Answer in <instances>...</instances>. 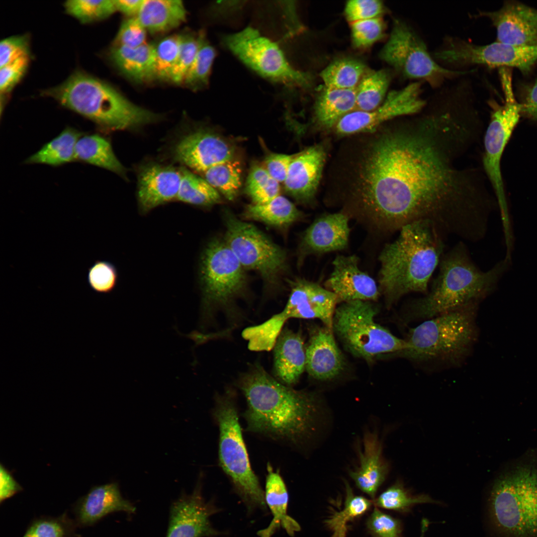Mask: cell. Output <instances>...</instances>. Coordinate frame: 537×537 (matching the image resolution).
Returning a JSON list of instances; mask_svg holds the SVG:
<instances>
[{
    "label": "cell",
    "mask_w": 537,
    "mask_h": 537,
    "mask_svg": "<svg viewBox=\"0 0 537 537\" xmlns=\"http://www.w3.org/2000/svg\"><path fill=\"white\" fill-rule=\"evenodd\" d=\"M30 55L22 57L0 68V91L7 93L25 75L29 66Z\"/></svg>",
    "instance_id": "cell-53"
},
{
    "label": "cell",
    "mask_w": 537,
    "mask_h": 537,
    "mask_svg": "<svg viewBox=\"0 0 537 537\" xmlns=\"http://www.w3.org/2000/svg\"><path fill=\"white\" fill-rule=\"evenodd\" d=\"M356 105V89L342 90L324 87L315 101V117L322 127L331 128L343 116L354 111Z\"/></svg>",
    "instance_id": "cell-31"
},
{
    "label": "cell",
    "mask_w": 537,
    "mask_h": 537,
    "mask_svg": "<svg viewBox=\"0 0 537 537\" xmlns=\"http://www.w3.org/2000/svg\"><path fill=\"white\" fill-rule=\"evenodd\" d=\"M391 79L386 70L367 71L356 89L355 110L371 111L383 102Z\"/></svg>",
    "instance_id": "cell-36"
},
{
    "label": "cell",
    "mask_w": 537,
    "mask_h": 537,
    "mask_svg": "<svg viewBox=\"0 0 537 537\" xmlns=\"http://www.w3.org/2000/svg\"><path fill=\"white\" fill-rule=\"evenodd\" d=\"M378 309L371 301L343 302L336 309L333 330L353 356L370 361L385 354L399 355L407 348L400 339L375 321Z\"/></svg>",
    "instance_id": "cell-10"
},
{
    "label": "cell",
    "mask_w": 537,
    "mask_h": 537,
    "mask_svg": "<svg viewBox=\"0 0 537 537\" xmlns=\"http://www.w3.org/2000/svg\"><path fill=\"white\" fill-rule=\"evenodd\" d=\"M202 294L200 322L206 328L222 311L230 321L236 320L234 303L245 292L244 268L225 240L213 239L201 254L199 268Z\"/></svg>",
    "instance_id": "cell-9"
},
{
    "label": "cell",
    "mask_w": 537,
    "mask_h": 537,
    "mask_svg": "<svg viewBox=\"0 0 537 537\" xmlns=\"http://www.w3.org/2000/svg\"><path fill=\"white\" fill-rule=\"evenodd\" d=\"M117 11L130 17H136L143 0H114Z\"/></svg>",
    "instance_id": "cell-58"
},
{
    "label": "cell",
    "mask_w": 537,
    "mask_h": 537,
    "mask_svg": "<svg viewBox=\"0 0 537 537\" xmlns=\"http://www.w3.org/2000/svg\"><path fill=\"white\" fill-rule=\"evenodd\" d=\"M272 349L273 376L282 384L292 387L306 370V346L302 335L283 327Z\"/></svg>",
    "instance_id": "cell-27"
},
{
    "label": "cell",
    "mask_w": 537,
    "mask_h": 537,
    "mask_svg": "<svg viewBox=\"0 0 537 537\" xmlns=\"http://www.w3.org/2000/svg\"><path fill=\"white\" fill-rule=\"evenodd\" d=\"M367 71L361 61L344 58L331 63L321 72L320 76L327 88L354 90Z\"/></svg>",
    "instance_id": "cell-37"
},
{
    "label": "cell",
    "mask_w": 537,
    "mask_h": 537,
    "mask_svg": "<svg viewBox=\"0 0 537 537\" xmlns=\"http://www.w3.org/2000/svg\"><path fill=\"white\" fill-rule=\"evenodd\" d=\"M426 529H427L425 527H422V534H421V537H423L424 535V534L425 533V531L426 530Z\"/></svg>",
    "instance_id": "cell-59"
},
{
    "label": "cell",
    "mask_w": 537,
    "mask_h": 537,
    "mask_svg": "<svg viewBox=\"0 0 537 537\" xmlns=\"http://www.w3.org/2000/svg\"><path fill=\"white\" fill-rule=\"evenodd\" d=\"M377 507L401 513H408L416 505L438 503L426 494L413 495L397 481L374 500Z\"/></svg>",
    "instance_id": "cell-42"
},
{
    "label": "cell",
    "mask_w": 537,
    "mask_h": 537,
    "mask_svg": "<svg viewBox=\"0 0 537 537\" xmlns=\"http://www.w3.org/2000/svg\"><path fill=\"white\" fill-rule=\"evenodd\" d=\"M28 37L13 36L0 43V68L25 56L29 55Z\"/></svg>",
    "instance_id": "cell-54"
},
{
    "label": "cell",
    "mask_w": 537,
    "mask_h": 537,
    "mask_svg": "<svg viewBox=\"0 0 537 537\" xmlns=\"http://www.w3.org/2000/svg\"><path fill=\"white\" fill-rule=\"evenodd\" d=\"M77 526L66 513L58 517H40L31 522L22 537H76Z\"/></svg>",
    "instance_id": "cell-46"
},
{
    "label": "cell",
    "mask_w": 537,
    "mask_h": 537,
    "mask_svg": "<svg viewBox=\"0 0 537 537\" xmlns=\"http://www.w3.org/2000/svg\"><path fill=\"white\" fill-rule=\"evenodd\" d=\"M180 43V34L162 39L155 44L150 80H170Z\"/></svg>",
    "instance_id": "cell-44"
},
{
    "label": "cell",
    "mask_w": 537,
    "mask_h": 537,
    "mask_svg": "<svg viewBox=\"0 0 537 537\" xmlns=\"http://www.w3.org/2000/svg\"><path fill=\"white\" fill-rule=\"evenodd\" d=\"M23 490L12 474L1 463L0 465V503Z\"/></svg>",
    "instance_id": "cell-57"
},
{
    "label": "cell",
    "mask_w": 537,
    "mask_h": 537,
    "mask_svg": "<svg viewBox=\"0 0 537 537\" xmlns=\"http://www.w3.org/2000/svg\"><path fill=\"white\" fill-rule=\"evenodd\" d=\"M380 59L393 68L405 79L425 82L432 88H440L447 80L474 72L458 71L439 64L416 31L406 22L394 19L392 28L379 53Z\"/></svg>",
    "instance_id": "cell-12"
},
{
    "label": "cell",
    "mask_w": 537,
    "mask_h": 537,
    "mask_svg": "<svg viewBox=\"0 0 537 537\" xmlns=\"http://www.w3.org/2000/svg\"><path fill=\"white\" fill-rule=\"evenodd\" d=\"M407 117L374 143L364 160L358 218L383 233L427 221L445 238L479 241L493 203L477 169L460 163L479 135L478 121L446 98Z\"/></svg>",
    "instance_id": "cell-1"
},
{
    "label": "cell",
    "mask_w": 537,
    "mask_h": 537,
    "mask_svg": "<svg viewBox=\"0 0 537 537\" xmlns=\"http://www.w3.org/2000/svg\"><path fill=\"white\" fill-rule=\"evenodd\" d=\"M477 303L425 320L411 328L399 356L417 363L457 365L469 356L478 335Z\"/></svg>",
    "instance_id": "cell-6"
},
{
    "label": "cell",
    "mask_w": 537,
    "mask_h": 537,
    "mask_svg": "<svg viewBox=\"0 0 537 537\" xmlns=\"http://www.w3.org/2000/svg\"><path fill=\"white\" fill-rule=\"evenodd\" d=\"M366 527L373 537H402L401 522L376 507L367 520Z\"/></svg>",
    "instance_id": "cell-50"
},
{
    "label": "cell",
    "mask_w": 537,
    "mask_h": 537,
    "mask_svg": "<svg viewBox=\"0 0 537 537\" xmlns=\"http://www.w3.org/2000/svg\"><path fill=\"white\" fill-rule=\"evenodd\" d=\"M63 106L111 130L154 123L160 115L132 103L107 83L77 71L59 85L43 91Z\"/></svg>",
    "instance_id": "cell-5"
},
{
    "label": "cell",
    "mask_w": 537,
    "mask_h": 537,
    "mask_svg": "<svg viewBox=\"0 0 537 537\" xmlns=\"http://www.w3.org/2000/svg\"><path fill=\"white\" fill-rule=\"evenodd\" d=\"M344 483L346 497L344 508L335 512L324 521L332 533L331 537H346L349 524L367 512L373 503L363 496L356 495L347 481L344 480Z\"/></svg>",
    "instance_id": "cell-38"
},
{
    "label": "cell",
    "mask_w": 537,
    "mask_h": 537,
    "mask_svg": "<svg viewBox=\"0 0 537 537\" xmlns=\"http://www.w3.org/2000/svg\"><path fill=\"white\" fill-rule=\"evenodd\" d=\"M267 471L265 498L273 518L268 527L259 531L258 535L260 537H271L281 527L293 537L301 528L299 524L287 514L288 494L285 482L278 471H274L269 462Z\"/></svg>",
    "instance_id": "cell-29"
},
{
    "label": "cell",
    "mask_w": 537,
    "mask_h": 537,
    "mask_svg": "<svg viewBox=\"0 0 537 537\" xmlns=\"http://www.w3.org/2000/svg\"><path fill=\"white\" fill-rule=\"evenodd\" d=\"M322 146L315 145L295 154L283 183L285 191L297 201H311L317 190L325 161Z\"/></svg>",
    "instance_id": "cell-24"
},
{
    "label": "cell",
    "mask_w": 537,
    "mask_h": 537,
    "mask_svg": "<svg viewBox=\"0 0 537 537\" xmlns=\"http://www.w3.org/2000/svg\"><path fill=\"white\" fill-rule=\"evenodd\" d=\"M504 94V103L492 102V111L484 138L483 165L494 189L503 221L509 219L507 202L501 169L502 157L512 134L522 115L521 104L516 99L509 69H499Z\"/></svg>",
    "instance_id": "cell-14"
},
{
    "label": "cell",
    "mask_w": 537,
    "mask_h": 537,
    "mask_svg": "<svg viewBox=\"0 0 537 537\" xmlns=\"http://www.w3.org/2000/svg\"><path fill=\"white\" fill-rule=\"evenodd\" d=\"M64 6L68 14L84 24L104 19L117 11L114 0H68Z\"/></svg>",
    "instance_id": "cell-45"
},
{
    "label": "cell",
    "mask_w": 537,
    "mask_h": 537,
    "mask_svg": "<svg viewBox=\"0 0 537 537\" xmlns=\"http://www.w3.org/2000/svg\"><path fill=\"white\" fill-rule=\"evenodd\" d=\"M521 104L522 115L537 122V77L523 88Z\"/></svg>",
    "instance_id": "cell-56"
},
{
    "label": "cell",
    "mask_w": 537,
    "mask_h": 537,
    "mask_svg": "<svg viewBox=\"0 0 537 537\" xmlns=\"http://www.w3.org/2000/svg\"><path fill=\"white\" fill-rule=\"evenodd\" d=\"M222 40L243 64L263 78L288 86L307 89L311 86V76L293 67L278 44L255 28L247 27Z\"/></svg>",
    "instance_id": "cell-13"
},
{
    "label": "cell",
    "mask_w": 537,
    "mask_h": 537,
    "mask_svg": "<svg viewBox=\"0 0 537 537\" xmlns=\"http://www.w3.org/2000/svg\"><path fill=\"white\" fill-rule=\"evenodd\" d=\"M432 55L439 64L449 69L462 71V68L476 65L491 68H515L527 74L537 62V46L498 41L480 45L448 36Z\"/></svg>",
    "instance_id": "cell-15"
},
{
    "label": "cell",
    "mask_w": 537,
    "mask_h": 537,
    "mask_svg": "<svg viewBox=\"0 0 537 537\" xmlns=\"http://www.w3.org/2000/svg\"><path fill=\"white\" fill-rule=\"evenodd\" d=\"M81 136L75 129L67 128L27 159L25 163L57 166L71 162L76 159L75 147Z\"/></svg>",
    "instance_id": "cell-35"
},
{
    "label": "cell",
    "mask_w": 537,
    "mask_h": 537,
    "mask_svg": "<svg viewBox=\"0 0 537 537\" xmlns=\"http://www.w3.org/2000/svg\"><path fill=\"white\" fill-rule=\"evenodd\" d=\"M155 44L136 47L113 46L110 57L115 66L125 76L136 82L150 80Z\"/></svg>",
    "instance_id": "cell-32"
},
{
    "label": "cell",
    "mask_w": 537,
    "mask_h": 537,
    "mask_svg": "<svg viewBox=\"0 0 537 537\" xmlns=\"http://www.w3.org/2000/svg\"><path fill=\"white\" fill-rule=\"evenodd\" d=\"M118 273L115 267L110 262L97 260L89 268L87 276L91 289L99 293H108L116 286Z\"/></svg>",
    "instance_id": "cell-48"
},
{
    "label": "cell",
    "mask_w": 537,
    "mask_h": 537,
    "mask_svg": "<svg viewBox=\"0 0 537 537\" xmlns=\"http://www.w3.org/2000/svg\"><path fill=\"white\" fill-rule=\"evenodd\" d=\"M181 178L176 199L198 206H210L221 201L219 192L203 178L187 169H180Z\"/></svg>",
    "instance_id": "cell-39"
},
{
    "label": "cell",
    "mask_w": 537,
    "mask_h": 537,
    "mask_svg": "<svg viewBox=\"0 0 537 537\" xmlns=\"http://www.w3.org/2000/svg\"><path fill=\"white\" fill-rule=\"evenodd\" d=\"M204 179L227 199L233 200L242 185V167L235 158L216 165L203 173Z\"/></svg>",
    "instance_id": "cell-40"
},
{
    "label": "cell",
    "mask_w": 537,
    "mask_h": 537,
    "mask_svg": "<svg viewBox=\"0 0 537 537\" xmlns=\"http://www.w3.org/2000/svg\"><path fill=\"white\" fill-rule=\"evenodd\" d=\"M135 507L122 497L117 483L92 487L74 508L78 526H90L107 515L118 511L134 513Z\"/></svg>",
    "instance_id": "cell-26"
},
{
    "label": "cell",
    "mask_w": 537,
    "mask_h": 537,
    "mask_svg": "<svg viewBox=\"0 0 537 537\" xmlns=\"http://www.w3.org/2000/svg\"><path fill=\"white\" fill-rule=\"evenodd\" d=\"M178 161L198 172L234 158V150L225 139L216 133L196 131L181 139L174 149Z\"/></svg>",
    "instance_id": "cell-20"
},
{
    "label": "cell",
    "mask_w": 537,
    "mask_h": 537,
    "mask_svg": "<svg viewBox=\"0 0 537 537\" xmlns=\"http://www.w3.org/2000/svg\"><path fill=\"white\" fill-rule=\"evenodd\" d=\"M488 512L500 537H537V461L520 462L498 476Z\"/></svg>",
    "instance_id": "cell-7"
},
{
    "label": "cell",
    "mask_w": 537,
    "mask_h": 537,
    "mask_svg": "<svg viewBox=\"0 0 537 537\" xmlns=\"http://www.w3.org/2000/svg\"><path fill=\"white\" fill-rule=\"evenodd\" d=\"M197 48V36L190 33L180 34L179 49L171 73V81L176 84L183 82L186 74L194 60Z\"/></svg>",
    "instance_id": "cell-49"
},
{
    "label": "cell",
    "mask_w": 537,
    "mask_h": 537,
    "mask_svg": "<svg viewBox=\"0 0 537 537\" xmlns=\"http://www.w3.org/2000/svg\"><path fill=\"white\" fill-rule=\"evenodd\" d=\"M180 170L153 164L139 175L137 200L140 211L146 214L177 198L181 181Z\"/></svg>",
    "instance_id": "cell-25"
},
{
    "label": "cell",
    "mask_w": 537,
    "mask_h": 537,
    "mask_svg": "<svg viewBox=\"0 0 537 537\" xmlns=\"http://www.w3.org/2000/svg\"><path fill=\"white\" fill-rule=\"evenodd\" d=\"M382 2L377 0H352L347 2L344 13L349 23L381 17Z\"/></svg>",
    "instance_id": "cell-51"
},
{
    "label": "cell",
    "mask_w": 537,
    "mask_h": 537,
    "mask_svg": "<svg viewBox=\"0 0 537 537\" xmlns=\"http://www.w3.org/2000/svg\"><path fill=\"white\" fill-rule=\"evenodd\" d=\"M294 155L270 153L266 156L264 167L270 176L279 183H284Z\"/></svg>",
    "instance_id": "cell-55"
},
{
    "label": "cell",
    "mask_w": 537,
    "mask_h": 537,
    "mask_svg": "<svg viewBox=\"0 0 537 537\" xmlns=\"http://www.w3.org/2000/svg\"><path fill=\"white\" fill-rule=\"evenodd\" d=\"M247 403L246 430L298 447L314 434L320 407L314 395L278 381L259 362L239 376Z\"/></svg>",
    "instance_id": "cell-2"
},
{
    "label": "cell",
    "mask_w": 537,
    "mask_h": 537,
    "mask_svg": "<svg viewBox=\"0 0 537 537\" xmlns=\"http://www.w3.org/2000/svg\"><path fill=\"white\" fill-rule=\"evenodd\" d=\"M478 16L490 20L496 30V41L521 46H537V9L508 0L493 11H480Z\"/></svg>",
    "instance_id": "cell-19"
},
{
    "label": "cell",
    "mask_w": 537,
    "mask_h": 537,
    "mask_svg": "<svg viewBox=\"0 0 537 537\" xmlns=\"http://www.w3.org/2000/svg\"><path fill=\"white\" fill-rule=\"evenodd\" d=\"M349 219L348 215L342 212L316 219L302 235L299 246L301 258L346 248L350 232Z\"/></svg>",
    "instance_id": "cell-22"
},
{
    "label": "cell",
    "mask_w": 537,
    "mask_h": 537,
    "mask_svg": "<svg viewBox=\"0 0 537 537\" xmlns=\"http://www.w3.org/2000/svg\"><path fill=\"white\" fill-rule=\"evenodd\" d=\"M358 260L354 255H339L332 262L333 271L325 287L336 295L339 302L374 301L380 294L375 280L359 269Z\"/></svg>",
    "instance_id": "cell-21"
},
{
    "label": "cell",
    "mask_w": 537,
    "mask_h": 537,
    "mask_svg": "<svg viewBox=\"0 0 537 537\" xmlns=\"http://www.w3.org/2000/svg\"><path fill=\"white\" fill-rule=\"evenodd\" d=\"M500 263L487 271L473 263L463 241L444 254L439 271L425 295L410 300L405 320H427L461 306L479 303L492 292L505 268Z\"/></svg>",
    "instance_id": "cell-4"
},
{
    "label": "cell",
    "mask_w": 537,
    "mask_h": 537,
    "mask_svg": "<svg viewBox=\"0 0 537 537\" xmlns=\"http://www.w3.org/2000/svg\"><path fill=\"white\" fill-rule=\"evenodd\" d=\"M358 457V465L350 470L349 475L357 487L374 500L388 471V465L382 456L381 442L375 432L364 434Z\"/></svg>",
    "instance_id": "cell-28"
},
{
    "label": "cell",
    "mask_w": 537,
    "mask_h": 537,
    "mask_svg": "<svg viewBox=\"0 0 537 537\" xmlns=\"http://www.w3.org/2000/svg\"><path fill=\"white\" fill-rule=\"evenodd\" d=\"M246 192L253 203L263 204L279 195V183L272 178L264 166L254 164L247 179Z\"/></svg>",
    "instance_id": "cell-43"
},
{
    "label": "cell",
    "mask_w": 537,
    "mask_h": 537,
    "mask_svg": "<svg viewBox=\"0 0 537 537\" xmlns=\"http://www.w3.org/2000/svg\"><path fill=\"white\" fill-rule=\"evenodd\" d=\"M76 160L124 176L125 170L115 156L110 143L97 135L81 136L75 147Z\"/></svg>",
    "instance_id": "cell-33"
},
{
    "label": "cell",
    "mask_w": 537,
    "mask_h": 537,
    "mask_svg": "<svg viewBox=\"0 0 537 537\" xmlns=\"http://www.w3.org/2000/svg\"><path fill=\"white\" fill-rule=\"evenodd\" d=\"M212 414L219 429L220 466L248 510L266 509L265 491L251 467L233 389L216 394Z\"/></svg>",
    "instance_id": "cell-8"
},
{
    "label": "cell",
    "mask_w": 537,
    "mask_h": 537,
    "mask_svg": "<svg viewBox=\"0 0 537 537\" xmlns=\"http://www.w3.org/2000/svg\"><path fill=\"white\" fill-rule=\"evenodd\" d=\"M351 38L357 48L370 47L383 38L384 23L381 17L350 23Z\"/></svg>",
    "instance_id": "cell-47"
},
{
    "label": "cell",
    "mask_w": 537,
    "mask_h": 537,
    "mask_svg": "<svg viewBox=\"0 0 537 537\" xmlns=\"http://www.w3.org/2000/svg\"><path fill=\"white\" fill-rule=\"evenodd\" d=\"M291 291L283 309L265 322L248 327L245 335L250 345L259 351L273 349L285 323L291 318L320 320L333 329L339 299L333 292L317 283L303 278L290 282Z\"/></svg>",
    "instance_id": "cell-11"
},
{
    "label": "cell",
    "mask_w": 537,
    "mask_h": 537,
    "mask_svg": "<svg viewBox=\"0 0 537 537\" xmlns=\"http://www.w3.org/2000/svg\"><path fill=\"white\" fill-rule=\"evenodd\" d=\"M224 221V240L243 268L259 272L268 284H277L288 267L285 252L256 226L231 212H226Z\"/></svg>",
    "instance_id": "cell-16"
},
{
    "label": "cell",
    "mask_w": 537,
    "mask_h": 537,
    "mask_svg": "<svg viewBox=\"0 0 537 537\" xmlns=\"http://www.w3.org/2000/svg\"><path fill=\"white\" fill-rule=\"evenodd\" d=\"M146 29L136 17H130L121 23L113 46L136 47L145 43Z\"/></svg>",
    "instance_id": "cell-52"
},
{
    "label": "cell",
    "mask_w": 537,
    "mask_h": 537,
    "mask_svg": "<svg viewBox=\"0 0 537 537\" xmlns=\"http://www.w3.org/2000/svg\"><path fill=\"white\" fill-rule=\"evenodd\" d=\"M444 239L430 222L419 221L403 226L385 245L378 257V287L387 307L409 293H428L444 255Z\"/></svg>",
    "instance_id": "cell-3"
},
{
    "label": "cell",
    "mask_w": 537,
    "mask_h": 537,
    "mask_svg": "<svg viewBox=\"0 0 537 537\" xmlns=\"http://www.w3.org/2000/svg\"><path fill=\"white\" fill-rule=\"evenodd\" d=\"M422 81H414L404 88L388 92L382 104L371 111H353L340 118L335 126L341 135L374 131L394 118L416 114L426 105L422 97Z\"/></svg>",
    "instance_id": "cell-17"
},
{
    "label": "cell",
    "mask_w": 537,
    "mask_h": 537,
    "mask_svg": "<svg viewBox=\"0 0 537 537\" xmlns=\"http://www.w3.org/2000/svg\"><path fill=\"white\" fill-rule=\"evenodd\" d=\"M243 216L271 226L285 227L298 220L302 214L292 202L279 195L265 203L248 205Z\"/></svg>",
    "instance_id": "cell-34"
},
{
    "label": "cell",
    "mask_w": 537,
    "mask_h": 537,
    "mask_svg": "<svg viewBox=\"0 0 537 537\" xmlns=\"http://www.w3.org/2000/svg\"><path fill=\"white\" fill-rule=\"evenodd\" d=\"M219 510L206 502L201 493L200 481L193 493L182 495L171 507L166 537H210L219 535L209 518Z\"/></svg>",
    "instance_id": "cell-18"
},
{
    "label": "cell",
    "mask_w": 537,
    "mask_h": 537,
    "mask_svg": "<svg viewBox=\"0 0 537 537\" xmlns=\"http://www.w3.org/2000/svg\"><path fill=\"white\" fill-rule=\"evenodd\" d=\"M345 365L333 329L324 326L311 330L306 346V370L309 376L317 380H331L343 372Z\"/></svg>",
    "instance_id": "cell-23"
},
{
    "label": "cell",
    "mask_w": 537,
    "mask_h": 537,
    "mask_svg": "<svg viewBox=\"0 0 537 537\" xmlns=\"http://www.w3.org/2000/svg\"><path fill=\"white\" fill-rule=\"evenodd\" d=\"M186 11L180 0H143L136 17L151 33H163L186 20Z\"/></svg>",
    "instance_id": "cell-30"
},
{
    "label": "cell",
    "mask_w": 537,
    "mask_h": 537,
    "mask_svg": "<svg viewBox=\"0 0 537 537\" xmlns=\"http://www.w3.org/2000/svg\"><path fill=\"white\" fill-rule=\"evenodd\" d=\"M197 37V53L183 81L188 87L193 90H198L207 86L216 55L215 49L207 40L204 31H200Z\"/></svg>",
    "instance_id": "cell-41"
}]
</instances>
